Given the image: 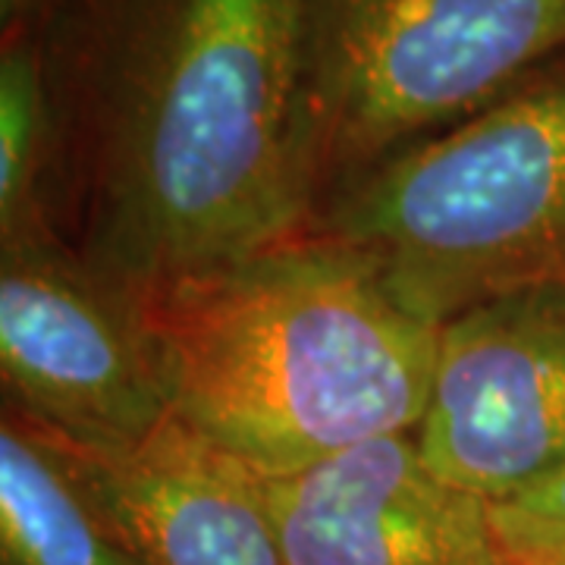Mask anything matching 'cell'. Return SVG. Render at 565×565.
<instances>
[{
  "label": "cell",
  "instance_id": "obj_1",
  "mask_svg": "<svg viewBox=\"0 0 565 565\" xmlns=\"http://www.w3.org/2000/svg\"><path fill=\"white\" fill-rule=\"evenodd\" d=\"M54 226L136 296L308 230L302 0H61Z\"/></svg>",
  "mask_w": 565,
  "mask_h": 565
},
{
  "label": "cell",
  "instance_id": "obj_2",
  "mask_svg": "<svg viewBox=\"0 0 565 565\" xmlns=\"http://www.w3.org/2000/svg\"><path fill=\"white\" fill-rule=\"evenodd\" d=\"M139 305L170 418L258 478L422 427L440 327L318 233L151 289Z\"/></svg>",
  "mask_w": 565,
  "mask_h": 565
},
{
  "label": "cell",
  "instance_id": "obj_3",
  "mask_svg": "<svg viewBox=\"0 0 565 565\" xmlns=\"http://www.w3.org/2000/svg\"><path fill=\"white\" fill-rule=\"evenodd\" d=\"M308 233L374 264L434 327L565 282V54L468 120L330 189Z\"/></svg>",
  "mask_w": 565,
  "mask_h": 565
},
{
  "label": "cell",
  "instance_id": "obj_4",
  "mask_svg": "<svg viewBox=\"0 0 565 565\" xmlns=\"http://www.w3.org/2000/svg\"><path fill=\"white\" fill-rule=\"evenodd\" d=\"M563 54L565 0H302L299 139L315 199Z\"/></svg>",
  "mask_w": 565,
  "mask_h": 565
},
{
  "label": "cell",
  "instance_id": "obj_5",
  "mask_svg": "<svg viewBox=\"0 0 565 565\" xmlns=\"http://www.w3.org/2000/svg\"><path fill=\"white\" fill-rule=\"evenodd\" d=\"M0 371L3 405L82 456H126L170 418L139 296L57 233L0 245Z\"/></svg>",
  "mask_w": 565,
  "mask_h": 565
},
{
  "label": "cell",
  "instance_id": "obj_6",
  "mask_svg": "<svg viewBox=\"0 0 565 565\" xmlns=\"http://www.w3.org/2000/svg\"><path fill=\"white\" fill-rule=\"evenodd\" d=\"M446 481L500 503L565 465V282L519 289L440 323L415 430Z\"/></svg>",
  "mask_w": 565,
  "mask_h": 565
},
{
  "label": "cell",
  "instance_id": "obj_7",
  "mask_svg": "<svg viewBox=\"0 0 565 565\" xmlns=\"http://www.w3.org/2000/svg\"><path fill=\"white\" fill-rule=\"evenodd\" d=\"M282 565H505L490 503L393 434L323 462L262 478Z\"/></svg>",
  "mask_w": 565,
  "mask_h": 565
},
{
  "label": "cell",
  "instance_id": "obj_8",
  "mask_svg": "<svg viewBox=\"0 0 565 565\" xmlns=\"http://www.w3.org/2000/svg\"><path fill=\"white\" fill-rule=\"evenodd\" d=\"M73 456L145 565H282L262 478L177 418L126 456Z\"/></svg>",
  "mask_w": 565,
  "mask_h": 565
},
{
  "label": "cell",
  "instance_id": "obj_9",
  "mask_svg": "<svg viewBox=\"0 0 565 565\" xmlns=\"http://www.w3.org/2000/svg\"><path fill=\"white\" fill-rule=\"evenodd\" d=\"M3 565H145L79 459L17 408L0 418Z\"/></svg>",
  "mask_w": 565,
  "mask_h": 565
},
{
  "label": "cell",
  "instance_id": "obj_10",
  "mask_svg": "<svg viewBox=\"0 0 565 565\" xmlns=\"http://www.w3.org/2000/svg\"><path fill=\"white\" fill-rule=\"evenodd\" d=\"M51 20L0 25V245L57 233L61 122L51 73Z\"/></svg>",
  "mask_w": 565,
  "mask_h": 565
},
{
  "label": "cell",
  "instance_id": "obj_11",
  "mask_svg": "<svg viewBox=\"0 0 565 565\" xmlns=\"http://www.w3.org/2000/svg\"><path fill=\"white\" fill-rule=\"evenodd\" d=\"M490 525L505 565H565V465L490 503Z\"/></svg>",
  "mask_w": 565,
  "mask_h": 565
}]
</instances>
